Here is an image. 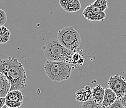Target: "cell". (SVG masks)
I'll list each match as a JSON object with an SVG mask.
<instances>
[{"label":"cell","instance_id":"2e32d148","mask_svg":"<svg viewBox=\"0 0 126 108\" xmlns=\"http://www.w3.org/2000/svg\"><path fill=\"white\" fill-rule=\"evenodd\" d=\"M97 104V103H96L94 100L91 99L89 100V101L82 103L80 107L81 108H95Z\"/></svg>","mask_w":126,"mask_h":108},{"label":"cell","instance_id":"30bf717a","mask_svg":"<svg viewBox=\"0 0 126 108\" xmlns=\"http://www.w3.org/2000/svg\"><path fill=\"white\" fill-rule=\"evenodd\" d=\"M117 99L116 94L110 88L105 89L104 99L101 104L103 107H107L111 105L115 102Z\"/></svg>","mask_w":126,"mask_h":108},{"label":"cell","instance_id":"277c9868","mask_svg":"<svg viewBox=\"0 0 126 108\" xmlns=\"http://www.w3.org/2000/svg\"><path fill=\"white\" fill-rule=\"evenodd\" d=\"M57 39L64 47L72 52L80 51V35L73 26L65 27L58 31Z\"/></svg>","mask_w":126,"mask_h":108},{"label":"cell","instance_id":"e0dca14e","mask_svg":"<svg viewBox=\"0 0 126 108\" xmlns=\"http://www.w3.org/2000/svg\"><path fill=\"white\" fill-rule=\"evenodd\" d=\"M23 102H15L6 99L5 105L10 108H19L22 105Z\"/></svg>","mask_w":126,"mask_h":108},{"label":"cell","instance_id":"5b68a950","mask_svg":"<svg viewBox=\"0 0 126 108\" xmlns=\"http://www.w3.org/2000/svg\"><path fill=\"white\" fill-rule=\"evenodd\" d=\"M108 86L109 88L116 94L118 99L121 98L126 93V80L121 75L110 76L108 81Z\"/></svg>","mask_w":126,"mask_h":108},{"label":"cell","instance_id":"6da1fadb","mask_svg":"<svg viewBox=\"0 0 126 108\" xmlns=\"http://www.w3.org/2000/svg\"><path fill=\"white\" fill-rule=\"evenodd\" d=\"M0 72L3 74L10 82V91L21 90L26 87V71L22 63L15 58L8 57L1 59Z\"/></svg>","mask_w":126,"mask_h":108},{"label":"cell","instance_id":"9a60e30c","mask_svg":"<svg viewBox=\"0 0 126 108\" xmlns=\"http://www.w3.org/2000/svg\"><path fill=\"white\" fill-rule=\"evenodd\" d=\"M92 5L100 11L104 12L108 8L107 0H95Z\"/></svg>","mask_w":126,"mask_h":108},{"label":"cell","instance_id":"8992f818","mask_svg":"<svg viewBox=\"0 0 126 108\" xmlns=\"http://www.w3.org/2000/svg\"><path fill=\"white\" fill-rule=\"evenodd\" d=\"M83 15L87 20L92 21H104L106 16L105 12L97 10L92 5V4L85 9L83 12Z\"/></svg>","mask_w":126,"mask_h":108},{"label":"cell","instance_id":"7a4b0ae2","mask_svg":"<svg viewBox=\"0 0 126 108\" xmlns=\"http://www.w3.org/2000/svg\"><path fill=\"white\" fill-rule=\"evenodd\" d=\"M44 56L47 61L67 62L74 52L64 47L58 40L52 38L42 46Z\"/></svg>","mask_w":126,"mask_h":108},{"label":"cell","instance_id":"d6986e66","mask_svg":"<svg viewBox=\"0 0 126 108\" xmlns=\"http://www.w3.org/2000/svg\"><path fill=\"white\" fill-rule=\"evenodd\" d=\"M104 108H124V107L123 105L122 104L120 99L117 98L116 101H115L113 104L107 107H104Z\"/></svg>","mask_w":126,"mask_h":108},{"label":"cell","instance_id":"7402d4cb","mask_svg":"<svg viewBox=\"0 0 126 108\" xmlns=\"http://www.w3.org/2000/svg\"><path fill=\"white\" fill-rule=\"evenodd\" d=\"M5 97H0V108H2L5 105Z\"/></svg>","mask_w":126,"mask_h":108},{"label":"cell","instance_id":"ba28073f","mask_svg":"<svg viewBox=\"0 0 126 108\" xmlns=\"http://www.w3.org/2000/svg\"><path fill=\"white\" fill-rule=\"evenodd\" d=\"M92 97V88L89 85L84 86L75 93V99L79 102H85Z\"/></svg>","mask_w":126,"mask_h":108},{"label":"cell","instance_id":"4fadbf2b","mask_svg":"<svg viewBox=\"0 0 126 108\" xmlns=\"http://www.w3.org/2000/svg\"><path fill=\"white\" fill-rule=\"evenodd\" d=\"M81 9V4L79 0H68V3L65 11L68 12L79 11Z\"/></svg>","mask_w":126,"mask_h":108},{"label":"cell","instance_id":"7c38bea8","mask_svg":"<svg viewBox=\"0 0 126 108\" xmlns=\"http://www.w3.org/2000/svg\"><path fill=\"white\" fill-rule=\"evenodd\" d=\"M5 99L15 102H23L24 96L20 90H13L8 93Z\"/></svg>","mask_w":126,"mask_h":108},{"label":"cell","instance_id":"52a82bcc","mask_svg":"<svg viewBox=\"0 0 126 108\" xmlns=\"http://www.w3.org/2000/svg\"><path fill=\"white\" fill-rule=\"evenodd\" d=\"M80 51L74 52L66 62L70 65V66L72 68V69L79 70V69L82 68L83 64H84L85 57L83 54L80 53Z\"/></svg>","mask_w":126,"mask_h":108},{"label":"cell","instance_id":"9c48e42d","mask_svg":"<svg viewBox=\"0 0 126 108\" xmlns=\"http://www.w3.org/2000/svg\"><path fill=\"white\" fill-rule=\"evenodd\" d=\"M10 89V82L3 74L0 72V97H5Z\"/></svg>","mask_w":126,"mask_h":108},{"label":"cell","instance_id":"8fae6325","mask_svg":"<svg viewBox=\"0 0 126 108\" xmlns=\"http://www.w3.org/2000/svg\"><path fill=\"white\" fill-rule=\"evenodd\" d=\"M105 89L101 85L97 84L92 88V99L98 104H101L104 99Z\"/></svg>","mask_w":126,"mask_h":108},{"label":"cell","instance_id":"5bb4252c","mask_svg":"<svg viewBox=\"0 0 126 108\" xmlns=\"http://www.w3.org/2000/svg\"><path fill=\"white\" fill-rule=\"evenodd\" d=\"M11 37L10 30L4 26H0V44H5L9 41Z\"/></svg>","mask_w":126,"mask_h":108},{"label":"cell","instance_id":"ac0fdd59","mask_svg":"<svg viewBox=\"0 0 126 108\" xmlns=\"http://www.w3.org/2000/svg\"><path fill=\"white\" fill-rule=\"evenodd\" d=\"M7 21V15L4 10L0 9V26H4Z\"/></svg>","mask_w":126,"mask_h":108},{"label":"cell","instance_id":"3957f363","mask_svg":"<svg viewBox=\"0 0 126 108\" xmlns=\"http://www.w3.org/2000/svg\"><path fill=\"white\" fill-rule=\"evenodd\" d=\"M44 70L50 80L62 82L69 79L72 68L63 61H47L45 63Z\"/></svg>","mask_w":126,"mask_h":108},{"label":"cell","instance_id":"603a6c76","mask_svg":"<svg viewBox=\"0 0 126 108\" xmlns=\"http://www.w3.org/2000/svg\"><path fill=\"white\" fill-rule=\"evenodd\" d=\"M95 108H104L102 106L101 104H98V103H97V105H96L95 106Z\"/></svg>","mask_w":126,"mask_h":108},{"label":"cell","instance_id":"44dd1931","mask_svg":"<svg viewBox=\"0 0 126 108\" xmlns=\"http://www.w3.org/2000/svg\"><path fill=\"white\" fill-rule=\"evenodd\" d=\"M119 99H120L121 103L123 105V106L124 107V108H126V93L122 97H121V98H119Z\"/></svg>","mask_w":126,"mask_h":108},{"label":"cell","instance_id":"cb8c5ba5","mask_svg":"<svg viewBox=\"0 0 126 108\" xmlns=\"http://www.w3.org/2000/svg\"><path fill=\"white\" fill-rule=\"evenodd\" d=\"M9 108V107H8V106H6V105H4V106H3V108Z\"/></svg>","mask_w":126,"mask_h":108},{"label":"cell","instance_id":"ffe728a7","mask_svg":"<svg viewBox=\"0 0 126 108\" xmlns=\"http://www.w3.org/2000/svg\"><path fill=\"white\" fill-rule=\"evenodd\" d=\"M68 3V0H60V1H59L60 5V6L62 7V8L64 10H65V8H67Z\"/></svg>","mask_w":126,"mask_h":108}]
</instances>
